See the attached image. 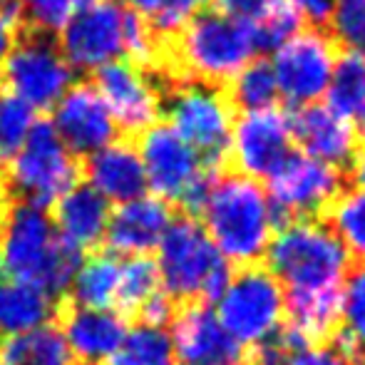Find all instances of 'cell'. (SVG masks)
Masks as SVG:
<instances>
[{
  "mask_svg": "<svg viewBox=\"0 0 365 365\" xmlns=\"http://www.w3.org/2000/svg\"><path fill=\"white\" fill-rule=\"evenodd\" d=\"M336 346L351 365H365V261L356 271H351L343 286L341 333Z\"/></svg>",
  "mask_w": 365,
  "mask_h": 365,
  "instance_id": "4316f807",
  "label": "cell"
},
{
  "mask_svg": "<svg viewBox=\"0 0 365 365\" xmlns=\"http://www.w3.org/2000/svg\"><path fill=\"white\" fill-rule=\"evenodd\" d=\"M122 261L112 251H90L82 266L77 269L73 286L68 296L70 303L92 308H112L117 306V291H120Z\"/></svg>",
  "mask_w": 365,
  "mask_h": 365,
  "instance_id": "d4e9b609",
  "label": "cell"
},
{
  "mask_svg": "<svg viewBox=\"0 0 365 365\" xmlns=\"http://www.w3.org/2000/svg\"><path fill=\"white\" fill-rule=\"evenodd\" d=\"M266 0H217V8L241 20H256L264 10Z\"/></svg>",
  "mask_w": 365,
  "mask_h": 365,
  "instance_id": "74e56055",
  "label": "cell"
},
{
  "mask_svg": "<svg viewBox=\"0 0 365 365\" xmlns=\"http://www.w3.org/2000/svg\"><path fill=\"white\" fill-rule=\"evenodd\" d=\"M18 33H20V28L3 13V8H0V65L5 63V58H8L10 50H13L15 40H18Z\"/></svg>",
  "mask_w": 365,
  "mask_h": 365,
  "instance_id": "f35d334b",
  "label": "cell"
},
{
  "mask_svg": "<svg viewBox=\"0 0 365 365\" xmlns=\"http://www.w3.org/2000/svg\"><path fill=\"white\" fill-rule=\"evenodd\" d=\"M149 177V189L172 204H182L187 194L207 177L212 169L204 167L197 149L172 127V122H154L137 135Z\"/></svg>",
  "mask_w": 365,
  "mask_h": 365,
  "instance_id": "30bf717a",
  "label": "cell"
},
{
  "mask_svg": "<svg viewBox=\"0 0 365 365\" xmlns=\"http://www.w3.org/2000/svg\"><path fill=\"white\" fill-rule=\"evenodd\" d=\"M162 274L159 264L149 254H135L122 261L120 291H117V306L125 316H135L157 291H162Z\"/></svg>",
  "mask_w": 365,
  "mask_h": 365,
  "instance_id": "f1b7e54d",
  "label": "cell"
},
{
  "mask_svg": "<svg viewBox=\"0 0 365 365\" xmlns=\"http://www.w3.org/2000/svg\"><path fill=\"white\" fill-rule=\"evenodd\" d=\"M55 226L65 239L75 241L85 251H95L100 244H105L107 224H110V199L92 187L90 182H77L70 192H65L53 204Z\"/></svg>",
  "mask_w": 365,
  "mask_h": 365,
  "instance_id": "44dd1931",
  "label": "cell"
},
{
  "mask_svg": "<svg viewBox=\"0 0 365 365\" xmlns=\"http://www.w3.org/2000/svg\"><path fill=\"white\" fill-rule=\"evenodd\" d=\"M157 264L164 291L177 306L217 301L231 279L229 259L212 241L207 226L189 212L174 214L159 244Z\"/></svg>",
  "mask_w": 365,
  "mask_h": 365,
  "instance_id": "3957f363",
  "label": "cell"
},
{
  "mask_svg": "<svg viewBox=\"0 0 365 365\" xmlns=\"http://www.w3.org/2000/svg\"><path fill=\"white\" fill-rule=\"evenodd\" d=\"M102 365H177V351L164 326L140 321Z\"/></svg>",
  "mask_w": 365,
  "mask_h": 365,
  "instance_id": "484cf974",
  "label": "cell"
},
{
  "mask_svg": "<svg viewBox=\"0 0 365 365\" xmlns=\"http://www.w3.org/2000/svg\"><path fill=\"white\" fill-rule=\"evenodd\" d=\"M291 130L296 145L306 154L333 167H351L358 154V137L361 132L351 125V117H343L333 107L303 105L289 112Z\"/></svg>",
  "mask_w": 365,
  "mask_h": 365,
  "instance_id": "e0dca14e",
  "label": "cell"
},
{
  "mask_svg": "<svg viewBox=\"0 0 365 365\" xmlns=\"http://www.w3.org/2000/svg\"><path fill=\"white\" fill-rule=\"evenodd\" d=\"M286 341H289V353H286L284 365H351L341 348L321 346L316 341L303 338L296 328H286Z\"/></svg>",
  "mask_w": 365,
  "mask_h": 365,
  "instance_id": "e575fe53",
  "label": "cell"
},
{
  "mask_svg": "<svg viewBox=\"0 0 365 365\" xmlns=\"http://www.w3.org/2000/svg\"><path fill=\"white\" fill-rule=\"evenodd\" d=\"M73 3L77 8H85V5H92V3H97V0H73Z\"/></svg>",
  "mask_w": 365,
  "mask_h": 365,
  "instance_id": "7bdbcfd3",
  "label": "cell"
},
{
  "mask_svg": "<svg viewBox=\"0 0 365 365\" xmlns=\"http://www.w3.org/2000/svg\"><path fill=\"white\" fill-rule=\"evenodd\" d=\"M28 18V28H38L45 33H55L65 28L73 10V0H20Z\"/></svg>",
  "mask_w": 365,
  "mask_h": 365,
  "instance_id": "d590c367",
  "label": "cell"
},
{
  "mask_svg": "<svg viewBox=\"0 0 365 365\" xmlns=\"http://www.w3.org/2000/svg\"><path fill=\"white\" fill-rule=\"evenodd\" d=\"M229 365H259L256 361H231Z\"/></svg>",
  "mask_w": 365,
  "mask_h": 365,
  "instance_id": "f6af8a7d",
  "label": "cell"
},
{
  "mask_svg": "<svg viewBox=\"0 0 365 365\" xmlns=\"http://www.w3.org/2000/svg\"><path fill=\"white\" fill-rule=\"evenodd\" d=\"M199 217L221 254L241 266L256 264L281 226L269 192L241 172L214 177Z\"/></svg>",
  "mask_w": 365,
  "mask_h": 365,
  "instance_id": "7a4b0ae2",
  "label": "cell"
},
{
  "mask_svg": "<svg viewBox=\"0 0 365 365\" xmlns=\"http://www.w3.org/2000/svg\"><path fill=\"white\" fill-rule=\"evenodd\" d=\"M35 125V107L13 90L0 92V172H5L15 154L23 149Z\"/></svg>",
  "mask_w": 365,
  "mask_h": 365,
  "instance_id": "d6a6232c",
  "label": "cell"
},
{
  "mask_svg": "<svg viewBox=\"0 0 365 365\" xmlns=\"http://www.w3.org/2000/svg\"><path fill=\"white\" fill-rule=\"evenodd\" d=\"M53 110V122L60 137L80 159L122 137L110 105L97 92L92 80H82L70 87Z\"/></svg>",
  "mask_w": 365,
  "mask_h": 365,
  "instance_id": "9a60e30c",
  "label": "cell"
},
{
  "mask_svg": "<svg viewBox=\"0 0 365 365\" xmlns=\"http://www.w3.org/2000/svg\"><path fill=\"white\" fill-rule=\"evenodd\" d=\"M184 5H187L189 10H197V8H204V5H209L212 0H182Z\"/></svg>",
  "mask_w": 365,
  "mask_h": 365,
  "instance_id": "60d3db41",
  "label": "cell"
},
{
  "mask_svg": "<svg viewBox=\"0 0 365 365\" xmlns=\"http://www.w3.org/2000/svg\"><path fill=\"white\" fill-rule=\"evenodd\" d=\"M217 316L241 346H261L281 331L286 293L271 269L246 264L217 298Z\"/></svg>",
  "mask_w": 365,
  "mask_h": 365,
  "instance_id": "52a82bcc",
  "label": "cell"
},
{
  "mask_svg": "<svg viewBox=\"0 0 365 365\" xmlns=\"http://www.w3.org/2000/svg\"><path fill=\"white\" fill-rule=\"evenodd\" d=\"M0 365H8V363H5V361H0Z\"/></svg>",
  "mask_w": 365,
  "mask_h": 365,
  "instance_id": "7dc6e473",
  "label": "cell"
},
{
  "mask_svg": "<svg viewBox=\"0 0 365 365\" xmlns=\"http://www.w3.org/2000/svg\"><path fill=\"white\" fill-rule=\"evenodd\" d=\"M90 80L110 105L122 137L137 140V135L162 117V97L157 85L135 60H110L97 68Z\"/></svg>",
  "mask_w": 365,
  "mask_h": 365,
  "instance_id": "4fadbf2b",
  "label": "cell"
},
{
  "mask_svg": "<svg viewBox=\"0 0 365 365\" xmlns=\"http://www.w3.org/2000/svg\"><path fill=\"white\" fill-rule=\"evenodd\" d=\"M177 365H229L239 361L241 343L226 331L217 311L204 301L177 306L172 318Z\"/></svg>",
  "mask_w": 365,
  "mask_h": 365,
  "instance_id": "2e32d148",
  "label": "cell"
},
{
  "mask_svg": "<svg viewBox=\"0 0 365 365\" xmlns=\"http://www.w3.org/2000/svg\"><path fill=\"white\" fill-rule=\"evenodd\" d=\"M0 361L8 365H80L58 318L0 341Z\"/></svg>",
  "mask_w": 365,
  "mask_h": 365,
  "instance_id": "603a6c76",
  "label": "cell"
},
{
  "mask_svg": "<svg viewBox=\"0 0 365 365\" xmlns=\"http://www.w3.org/2000/svg\"><path fill=\"white\" fill-rule=\"evenodd\" d=\"M174 219L172 202L159 194L137 197L110 214L105 234V249L120 256L149 254L159 249L169 224Z\"/></svg>",
  "mask_w": 365,
  "mask_h": 365,
  "instance_id": "ac0fdd59",
  "label": "cell"
},
{
  "mask_svg": "<svg viewBox=\"0 0 365 365\" xmlns=\"http://www.w3.org/2000/svg\"><path fill=\"white\" fill-rule=\"evenodd\" d=\"M85 254L60 234L48 207L13 197L0 212V271L5 276L43 286L63 301Z\"/></svg>",
  "mask_w": 365,
  "mask_h": 365,
  "instance_id": "6da1fadb",
  "label": "cell"
},
{
  "mask_svg": "<svg viewBox=\"0 0 365 365\" xmlns=\"http://www.w3.org/2000/svg\"><path fill=\"white\" fill-rule=\"evenodd\" d=\"M281 95L279 77H276L274 63L259 58L251 60L234 80L229 82V97L236 110H264L274 107L276 97Z\"/></svg>",
  "mask_w": 365,
  "mask_h": 365,
  "instance_id": "4dcf8cb0",
  "label": "cell"
},
{
  "mask_svg": "<svg viewBox=\"0 0 365 365\" xmlns=\"http://www.w3.org/2000/svg\"><path fill=\"white\" fill-rule=\"evenodd\" d=\"M266 259L289 289H326L343 284L351 251L331 224L289 219L276 229Z\"/></svg>",
  "mask_w": 365,
  "mask_h": 365,
  "instance_id": "5b68a950",
  "label": "cell"
},
{
  "mask_svg": "<svg viewBox=\"0 0 365 365\" xmlns=\"http://www.w3.org/2000/svg\"><path fill=\"white\" fill-rule=\"evenodd\" d=\"M348 169H351L353 182H356L358 187H365V149H358L356 159H353V164Z\"/></svg>",
  "mask_w": 365,
  "mask_h": 365,
  "instance_id": "ab89813d",
  "label": "cell"
},
{
  "mask_svg": "<svg viewBox=\"0 0 365 365\" xmlns=\"http://www.w3.org/2000/svg\"><path fill=\"white\" fill-rule=\"evenodd\" d=\"M3 87H5V85H3V75H0V92H3Z\"/></svg>",
  "mask_w": 365,
  "mask_h": 365,
  "instance_id": "bcb514c9",
  "label": "cell"
},
{
  "mask_svg": "<svg viewBox=\"0 0 365 365\" xmlns=\"http://www.w3.org/2000/svg\"><path fill=\"white\" fill-rule=\"evenodd\" d=\"M303 10L296 0H266L264 10L256 20H251L259 53H276L284 43H289L293 35L303 28Z\"/></svg>",
  "mask_w": 365,
  "mask_h": 365,
  "instance_id": "f546056e",
  "label": "cell"
},
{
  "mask_svg": "<svg viewBox=\"0 0 365 365\" xmlns=\"http://www.w3.org/2000/svg\"><path fill=\"white\" fill-rule=\"evenodd\" d=\"M343 286L326 289H289L286 311L291 318V328H296L303 338L318 341L336 331L341 323Z\"/></svg>",
  "mask_w": 365,
  "mask_h": 365,
  "instance_id": "cb8c5ba5",
  "label": "cell"
},
{
  "mask_svg": "<svg viewBox=\"0 0 365 365\" xmlns=\"http://www.w3.org/2000/svg\"><path fill=\"white\" fill-rule=\"evenodd\" d=\"M234 112L229 85L184 80L162 92V117L197 149L204 167L212 172H221L229 164Z\"/></svg>",
  "mask_w": 365,
  "mask_h": 365,
  "instance_id": "277c9868",
  "label": "cell"
},
{
  "mask_svg": "<svg viewBox=\"0 0 365 365\" xmlns=\"http://www.w3.org/2000/svg\"><path fill=\"white\" fill-rule=\"evenodd\" d=\"M125 13V0H97L65 23L60 48L77 73H95L110 60L127 55Z\"/></svg>",
  "mask_w": 365,
  "mask_h": 365,
  "instance_id": "9c48e42d",
  "label": "cell"
},
{
  "mask_svg": "<svg viewBox=\"0 0 365 365\" xmlns=\"http://www.w3.org/2000/svg\"><path fill=\"white\" fill-rule=\"evenodd\" d=\"M328 28L341 48L365 53V0H336Z\"/></svg>",
  "mask_w": 365,
  "mask_h": 365,
  "instance_id": "836d02e7",
  "label": "cell"
},
{
  "mask_svg": "<svg viewBox=\"0 0 365 365\" xmlns=\"http://www.w3.org/2000/svg\"><path fill=\"white\" fill-rule=\"evenodd\" d=\"M358 122H361V125H358V132H361V137H365V112H363V117Z\"/></svg>",
  "mask_w": 365,
  "mask_h": 365,
  "instance_id": "ee69618b",
  "label": "cell"
},
{
  "mask_svg": "<svg viewBox=\"0 0 365 365\" xmlns=\"http://www.w3.org/2000/svg\"><path fill=\"white\" fill-rule=\"evenodd\" d=\"M82 179V159L70 152L55 122L38 120L23 149L5 167L10 197L53 207L65 192Z\"/></svg>",
  "mask_w": 365,
  "mask_h": 365,
  "instance_id": "8992f818",
  "label": "cell"
},
{
  "mask_svg": "<svg viewBox=\"0 0 365 365\" xmlns=\"http://www.w3.org/2000/svg\"><path fill=\"white\" fill-rule=\"evenodd\" d=\"M58 321L80 365H102L122 346L130 331L122 311L77 306L70 301L60 303Z\"/></svg>",
  "mask_w": 365,
  "mask_h": 365,
  "instance_id": "ffe728a7",
  "label": "cell"
},
{
  "mask_svg": "<svg viewBox=\"0 0 365 365\" xmlns=\"http://www.w3.org/2000/svg\"><path fill=\"white\" fill-rule=\"evenodd\" d=\"M338 194L341 169L306 152H291V157L269 177V197L279 212L281 224L323 212Z\"/></svg>",
  "mask_w": 365,
  "mask_h": 365,
  "instance_id": "7c38bea8",
  "label": "cell"
},
{
  "mask_svg": "<svg viewBox=\"0 0 365 365\" xmlns=\"http://www.w3.org/2000/svg\"><path fill=\"white\" fill-rule=\"evenodd\" d=\"M3 194H10V192H8V187H5V172H0V197H3Z\"/></svg>",
  "mask_w": 365,
  "mask_h": 365,
  "instance_id": "b9f144b4",
  "label": "cell"
},
{
  "mask_svg": "<svg viewBox=\"0 0 365 365\" xmlns=\"http://www.w3.org/2000/svg\"><path fill=\"white\" fill-rule=\"evenodd\" d=\"M0 75L8 90L30 102L35 110L48 112L70 90L75 68L65 58L55 33L25 28L5 63L0 65Z\"/></svg>",
  "mask_w": 365,
  "mask_h": 365,
  "instance_id": "ba28073f",
  "label": "cell"
},
{
  "mask_svg": "<svg viewBox=\"0 0 365 365\" xmlns=\"http://www.w3.org/2000/svg\"><path fill=\"white\" fill-rule=\"evenodd\" d=\"M60 303L63 301L43 286L13 279L0 271V338L58 318Z\"/></svg>",
  "mask_w": 365,
  "mask_h": 365,
  "instance_id": "7402d4cb",
  "label": "cell"
},
{
  "mask_svg": "<svg viewBox=\"0 0 365 365\" xmlns=\"http://www.w3.org/2000/svg\"><path fill=\"white\" fill-rule=\"evenodd\" d=\"M336 60V40L328 38L323 28L293 35L274 55V70L284 100L291 107L316 102L328 92Z\"/></svg>",
  "mask_w": 365,
  "mask_h": 365,
  "instance_id": "8fae6325",
  "label": "cell"
},
{
  "mask_svg": "<svg viewBox=\"0 0 365 365\" xmlns=\"http://www.w3.org/2000/svg\"><path fill=\"white\" fill-rule=\"evenodd\" d=\"M328 107L343 117L361 120L365 112V53L346 50L336 60L328 85Z\"/></svg>",
  "mask_w": 365,
  "mask_h": 365,
  "instance_id": "83f0119b",
  "label": "cell"
},
{
  "mask_svg": "<svg viewBox=\"0 0 365 365\" xmlns=\"http://www.w3.org/2000/svg\"><path fill=\"white\" fill-rule=\"evenodd\" d=\"M82 177L115 204L145 197L149 189L145 159L137 140L132 137H120L107 147L87 154L82 159Z\"/></svg>",
  "mask_w": 365,
  "mask_h": 365,
  "instance_id": "d6986e66",
  "label": "cell"
},
{
  "mask_svg": "<svg viewBox=\"0 0 365 365\" xmlns=\"http://www.w3.org/2000/svg\"><path fill=\"white\" fill-rule=\"evenodd\" d=\"M293 130L289 112L274 107L246 110L236 117L229 162L236 172L269 179L293 152Z\"/></svg>",
  "mask_w": 365,
  "mask_h": 365,
  "instance_id": "5bb4252c",
  "label": "cell"
},
{
  "mask_svg": "<svg viewBox=\"0 0 365 365\" xmlns=\"http://www.w3.org/2000/svg\"><path fill=\"white\" fill-rule=\"evenodd\" d=\"M0 3H3V0H0Z\"/></svg>",
  "mask_w": 365,
  "mask_h": 365,
  "instance_id": "c3c4849f",
  "label": "cell"
},
{
  "mask_svg": "<svg viewBox=\"0 0 365 365\" xmlns=\"http://www.w3.org/2000/svg\"><path fill=\"white\" fill-rule=\"evenodd\" d=\"M328 224L341 236L351 256L365 261V187L338 194L328 207Z\"/></svg>",
  "mask_w": 365,
  "mask_h": 365,
  "instance_id": "1f68e13d",
  "label": "cell"
},
{
  "mask_svg": "<svg viewBox=\"0 0 365 365\" xmlns=\"http://www.w3.org/2000/svg\"><path fill=\"white\" fill-rule=\"evenodd\" d=\"M296 3L313 28H326L328 20H331L336 0H296Z\"/></svg>",
  "mask_w": 365,
  "mask_h": 365,
  "instance_id": "8d00e7d4",
  "label": "cell"
}]
</instances>
